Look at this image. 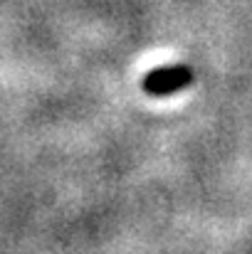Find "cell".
Segmentation results:
<instances>
[{
  "label": "cell",
  "instance_id": "cell-1",
  "mask_svg": "<svg viewBox=\"0 0 252 254\" xmlns=\"http://www.w3.org/2000/svg\"><path fill=\"white\" fill-rule=\"evenodd\" d=\"M190 82V69L188 67H161L154 74L144 79V86L151 94H168Z\"/></svg>",
  "mask_w": 252,
  "mask_h": 254
}]
</instances>
